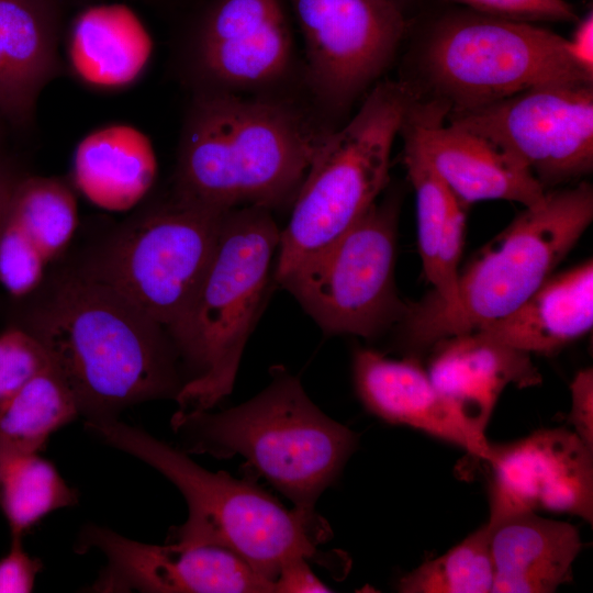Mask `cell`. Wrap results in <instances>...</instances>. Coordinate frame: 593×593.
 I'll return each instance as SVG.
<instances>
[{
    "mask_svg": "<svg viewBox=\"0 0 593 593\" xmlns=\"http://www.w3.org/2000/svg\"><path fill=\"white\" fill-rule=\"evenodd\" d=\"M23 326L44 345L85 421L176 399L184 384L164 327L81 270L57 280Z\"/></svg>",
    "mask_w": 593,
    "mask_h": 593,
    "instance_id": "1",
    "label": "cell"
},
{
    "mask_svg": "<svg viewBox=\"0 0 593 593\" xmlns=\"http://www.w3.org/2000/svg\"><path fill=\"white\" fill-rule=\"evenodd\" d=\"M329 131L294 103L197 90L178 149L175 198L226 212L294 200Z\"/></svg>",
    "mask_w": 593,
    "mask_h": 593,
    "instance_id": "2",
    "label": "cell"
},
{
    "mask_svg": "<svg viewBox=\"0 0 593 593\" xmlns=\"http://www.w3.org/2000/svg\"><path fill=\"white\" fill-rule=\"evenodd\" d=\"M270 383L237 406L182 410L170 425L187 454L240 456L296 508L316 516L321 494L342 473L358 435L307 396L298 377L271 369Z\"/></svg>",
    "mask_w": 593,
    "mask_h": 593,
    "instance_id": "3",
    "label": "cell"
},
{
    "mask_svg": "<svg viewBox=\"0 0 593 593\" xmlns=\"http://www.w3.org/2000/svg\"><path fill=\"white\" fill-rule=\"evenodd\" d=\"M85 428L157 470L182 494L188 516L170 529L167 541L224 547L273 584L287 561L315 559L317 546L332 535L321 516L288 510L253 482L206 470L139 427L105 418L85 421Z\"/></svg>",
    "mask_w": 593,
    "mask_h": 593,
    "instance_id": "4",
    "label": "cell"
},
{
    "mask_svg": "<svg viewBox=\"0 0 593 593\" xmlns=\"http://www.w3.org/2000/svg\"><path fill=\"white\" fill-rule=\"evenodd\" d=\"M593 220L588 182L547 190L459 271L455 299L407 305L400 323L414 350L501 320L516 310L551 275Z\"/></svg>",
    "mask_w": 593,
    "mask_h": 593,
    "instance_id": "5",
    "label": "cell"
},
{
    "mask_svg": "<svg viewBox=\"0 0 593 593\" xmlns=\"http://www.w3.org/2000/svg\"><path fill=\"white\" fill-rule=\"evenodd\" d=\"M280 233L268 209L225 212L204 278L170 334L179 360L191 373L176 396L180 409L212 410L232 393L273 278Z\"/></svg>",
    "mask_w": 593,
    "mask_h": 593,
    "instance_id": "6",
    "label": "cell"
},
{
    "mask_svg": "<svg viewBox=\"0 0 593 593\" xmlns=\"http://www.w3.org/2000/svg\"><path fill=\"white\" fill-rule=\"evenodd\" d=\"M417 100L407 83L379 82L356 115L327 134L281 230L276 282L339 237L376 203L389 180L394 138Z\"/></svg>",
    "mask_w": 593,
    "mask_h": 593,
    "instance_id": "7",
    "label": "cell"
},
{
    "mask_svg": "<svg viewBox=\"0 0 593 593\" xmlns=\"http://www.w3.org/2000/svg\"><path fill=\"white\" fill-rule=\"evenodd\" d=\"M423 70L449 111L492 103L557 82H593L569 40L530 23L474 11L441 19L423 53Z\"/></svg>",
    "mask_w": 593,
    "mask_h": 593,
    "instance_id": "8",
    "label": "cell"
},
{
    "mask_svg": "<svg viewBox=\"0 0 593 593\" xmlns=\"http://www.w3.org/2000/svg\"><path fill=\"white\" fill-rule=\"evenodd\" d=\"M224 214L174 198L120 227L81 271L118 292L170 337L209 268Z\"/></svg>",
    "mask_w": 593,
    "mask_h": 593,
    "instance_id": "9",
    "label": "cell"
},
{
    "mask_svg": "<svg viewBox=\"0 0 593 593\" xmlns=\"http://www.w3.org/2000/svg\"><path fill=\"white\" fill-rule=\"evenodd\" d=\"M396 208L374 203L351 227L277 283L329 335L373 338L407 305L395 287Z\"/></svg>",
    "mask_w": 593,
    "mask_h": 593,
    "instance_id": "10",
    "label": "cell"
},
{
    "mask_svg": "<svg viewBox=\"0 0 593 593\" xmlns=\"http://www.w3.org/2000/svg\"><path fill=\"white\" fill-rule=\"evenodd\" d=\"M446 118L503 148L546 190L593 169V82L537 86Z\"/></svg>",
    "mask_w": 593,
    "mask_h": 593,
    "instance_id": "11",
    "label": "cell"
},
{
    "mask_svg": "<svg viewBox=\"0 0 593 593\" xmlns=\"http://www.w3.org/2000/svg\"><path fill=\"white\" fill-rule=\"evenodd\" d=\"M306 81L324 110L348 108L392 63L405 32L394 0H291Z\"/></svg>",
    "mask_w": 593,
    "mask_h": 593,
    "instance_id": "12",
    "label": "cell"
},
{
    "mask_svg": "<svg viewBox=\"0 0 593 593\" xmlns=\"http://www.w3.org/2000/svg\"><path fill=\"white\" fill-rule=\"evenodd\" d=\"M78 552L99 551L105 566L90 592L273 593V584L233 551L213 545L130 539L108 527L86 525Z\"/></svg>",
    "mask_w": 593,
    "mask_h": 593,
    "instance_id": "13",
    "label": "cell"
},
{
    "mask_svg": "<svg viewBox=\"0 0 593 593\" xmlns=\"http://www.w3.org/2000/svg\"><path fill=\"white\" fill-rule=\"evenodd\" d=\"M492 523L539 511L593 522V449L567 428L539 429L507 444H490Z\"/></svg>",
    "mask_w": 593,
    "mask_h": 593,
    "instance_id": "14",
    "label": "cell"
},
{
    "mask_svg": "<svg viewBox=\"0 0 593 593\" xmlns=\"http://www.w3.org/2000/svg\"><path fill=\"white\" fill-rule=\"evenodd\" d=\"M292 35L278 0H217L190 48L197 90L265 87L286 76Z\"/></svg>",
    "mask_w": 593,
    "mask_h": 593,
    "instance_id": "15",
    "label": "cell"
},
{
    "mask_svg": "<svg viewBox=\"0 0 593 593\" xmlns=\"http://www.w3.org/2000/svg\"><path fill=\"white\" fill-rule=\"evenodd\" d=\"M448 111L449 105L438 99L427 104L417 100L402 128L416 138L463 205L506 200L527 208L542 200L547 190L525 165L486 137L444 125Z\"/></svg>",
    "mask_w": 593,
    "mask_h": 593,
    "instance_id": "16",
    "label": "cell"
},
{
    "mask_svg": "<svg viewBox=\"0 0 593 593\" xmlns=\"http://www.w3.org/2000/svg\"><path fill=\"white\" fill-rule=\"evenodd\" d=\"M427 374L470 435L485 449V429L504 389L541 383L530 355L469 332L432 347Z\"/></svg>",
    "mask_w": 593,
    "mask_h": 593,
    "instance_id": "17",
    "label": "cell"
},
{
    "mask_svg": "<svg viewBox=\"0 0 593 593\" xmlns=\"http://www.w3.org/2000/svg\"><path fill=\"white\" fill-rule=\"evenodd\" d=\"M77 225V200L65 180L23 175L0 233L1 286L14 298L36 290L48 266L71 242Z\"/></svg>",
    "mask_w": 593,
    "mask_h": 593,
    "instance_id": "18",
    "label": "cell"
},
{
    "mask_svg": "<svg viewBox=\"0 0 593 593\" xmlns=\"http://www.w3.org/2000/svg\"><path fill=\"white\" fill-rule=\"evenodd\" d=\"M66 0H0V115L31 127L45 87L61 72Z\"/></svg>",
    "mask_w": 593,
    "mask_h": 593,
    "instance_id": "19",
    "label": "cell"
},
{
    "mask_svg": "<svg viewBox=\"0 0 593 593\" xmlns=\"http://www.w3.org/2000/svg\"><path fill=\"white\" fill-rule=\"evenodd\" d=\"M351 371L356 394L370 414L485 459L489 449L474 440L414 357L392 359L360 347L353 354Z\"/></svg>",
    "mask_w": 593,
    "mask_h": 593,
    "instance_id": "20",
    "label": "cell"
},
{
    "mask_svg": "<svg viewBox=\"0 0 593 593\" xmlns=\"http://www.w3.org/2000/svg\"><path fill=\"white\" fill-rule=\"evenodd\" d=\"M492 593H551L571 578L582 549L579 529L526 512L489 523Z\"/></svg>",
    "mask_w": 593,
    "mask_h": 593,
    "instance_id": "21",
    "label": "cell"
},
{
    "mask_svg": "<svg viewBox=\"0 0 593 593\" xmlns=\"http://www.w3.org/2000/svg\"><path fill=\"white\" fill-rule=\"evenodd\" d=\"M593 261L551 275L505 317L475 332L525 351L552 356L591 332Z\"/></svg>",
    "mask_w": 593,
    "mask_h": 593,
    "instance_id": "22",
    "label": "cell"
},
{
    "mask_svg": "<svg viewBox=\"0 0 593 593\" xmlns=\"http://www.w3.org/2000/svg\"><path fill=\"white\" fill-rule=\"evenodd\" d=\"M404 164L416 195L417 240L423 271L433 286L432 301L456 295L466 234V209L438 175L416 138L406 130Z\"/></svg>",
    "mask_w": 593,
    "mask_h": 593,
    "instance_id": "23",
    "label": "cell"
},
{
    "mask_svg": "<svg viewBox=\"0 0 593 593\" xmlns=\"http://www.w3.org/2000/svg\"><path fill=\"white\" fill-rule=\"evenodd\" d=\"M77 502V491L40 451L0 436V510L11 535L23 537L46 515Z\"/></svg>",
    "mask_w": 593,
    "mask_h": 593,
    "instance_id": "24",
    "label": "cell"
},
{
    "mask_svg": "<svg viewBox=\"0 0 593 593\" xmlns=\"http://www.w3.org/2000/svg\"><path fill=\"white\" fill-rule=\"evenodd\" d=\"M79 415L72 391L51 365L0 406V436L41 451L52 434Z\"/></svg>",
    "mask_w": 593,
    "mask_h": 593,
    "instance_id": "25",
    "label": "cell"
},
{
    "mask_svg": "<svg viewBox=\"0 0 593 593\" xmlns=\"http://www.w3.org/2000/svg\"><path fill=\"white\" fill-rule=\"evenodd\" d=\"M154 176L155 160L145 145L133 149L91 142L76 157L79 187L109 210L133 205L150 187Z\"/></svg>",
    "mask_w": 593,
    "mask_h": 593,
    "instance_id": "26",
    "label": "cell"
},
{
    "mask_svg": "<svg viewBox=\"0 0 593 593\" xmlns=\"http://www.w3.org/2000/svg\"><path fill=\"white\" fill-rule=\"evenodd\" d=\"M494 571L484 523L441 556L419 564L396 584L402 593H492Z\"/></svg>",
    "mask_w": 593,
    "mask_h": 593,
    "instance_id": "27",
    "label": "cell"
},
{
    "mask_svg": "<svg viewBox=\"0 0 593 593\" xmlns=\"http://www.w3.org/2000/svg\"><path fill=\"white\" fill-rule=\"evenodd\" d=\"M52 363L38 338L23 325L0 333V406Z\"/></svg>",
    "mask_w": 593,
    "mask_h": 593,
    "instance_id": "28",
    "label": "cell"
},
{
    "mask_svg": "<svg viewBox=\"0 0 593 593\" xmlns=\"http://www.w3.org/2000/svg\"><path fill=\"white\" fill-rule=\"evenodd\" d=\"M469 7L472 11L508 21L573 22L578 15L566 0H448Z\"/></svg>",
    "mask_w": 593,
    "mask_h": 593,
    "instance_id": "29",
    "label": "cell"
},
{
    "mask_svg": "<svg viewBox=\"0 0 593 593\" xmlns=\"http://www.w3.org/2000/svg\"><path fill=\"white\" fill-rule=\"evenodd\" d=\"M22 536L11 535L8 553L0 559V593L32 592L43 564L23 547Z\"/></svg>",
    "mask_w": 593,
    "mask_h": 593,
    "instance_id": "30",
    "label": "cell"
},
{
    "mask_svg": "<svg viewBox=\"0 0 593 593\" xmlns=\"http://www.w3.org/2000/svg\"><path fill=\"white\" fill-rule=\"evenodd\" d=\"M571 410L569 422L573 432L593 449V370L585 368L577 372L571 384Z\"/></svg>",
    "mask_w": 593,
    "mask_h": 593,
    "instance_id": "31",
    "label": "cell"
},
{
    "mask_svg": "<svg viewBox=\"0 0 593 593\" xmlns=\"http://www.w3.org/2000/svg\"><path fill=\"white\" fill-rule=\"evenodd\" d=\"M332 589L312 571L306 558L298 557L287 561L275 582L273 593H321Z\"/></svg>",
    "mask_w": 593,
    "mask_h": 593,
    "instance_id": "32",
    "label": "cell"
},
{
    "mask_svg": "<svg viewBox=\"0 0 593 593\" xmlns=\"http://www.w3.org/2000/svg\"><path fill=\"white\" fill-rule=\"evenodd\" d=\"M571 52L577 61L588 71L593 72V15L590 12L582 19L571 40Z\"/></svg>",
    "mask_w": 593,
    "mask_h": 593,
    "instance_id": "33",
    "label": "cell"
},
{
    "mask_svg": "<svg viewBox=\"0 0 593 593\" xmlns=\"http://www.w3.org/2000/svg\"><path fill=\"white\" fill-rule=\"evenodd\" d=\"M23 175L12 159L0 150V233L11 194Z\"/></svg>",
    "mask_w": 593,
    "mask_h": 593,
    "instance_id": "34",
    "label": "cell"
},
{
    "mask_svg": "<svg viewBox=\"0 0 593 593\" xmlns=\"http://www.w3.org/2000/svg\"><path fill=\"white\" fill-rule=\"evenodd\" d=\"M7 126H8V124L4 122V120L0 115V150H1V145L3 143V138L5 136V127Z\"/></svg>",
    "mask_w": 593,
    "mask_h": 593,
    "instance_id": "35",
    "label": "cell"
}]
</instances>
